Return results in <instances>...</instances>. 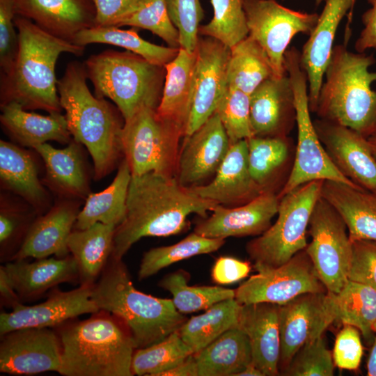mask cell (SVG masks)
Listing matches in <instances>:
<instances>
[{
  "label": "cell",
  "mask_w": 376,
  "mask_h": 376,
  "mask_svg": "<svg viewBox=\"0 0 376 376\" xmlns=\"http://www.w3.org/2000/svg\"><path fill=\"white\" fill-rule=\"evenodd\" d=\"M217 205L182 186L175 177L132 175L126 214L116 228L111 258L121 260L142 237L178 234L186 228L189 215L205 217Z\"/></svg>",
  "instance_id": "1"
},
{
  "label": "cell",
  "mask_w": 376,
  "mask_h": 376,
  "mask_svg": "<svg viewBox=\"0 0 376 376\" xmlns=\"http://www.w3.org/2000/svg\"><path fill=\"white\" fill-rule=\"evenodd\" d=\"M19 46L11 69L0 77L1 104L10 102L26 110L61 112L55 74L61 54L81 56L85 47L57 38L31 20L16 15Z\"/></svg>",
  "instance_id": "2"
},
{
  "label": "cell",
  "mask_w": 376,
  "mask_h": 376,
  "mask_svg": "<svg viewBox=\"0 0 376 376\" xmlns=\"http://www.w3.org/2000/svg\"><path fill=\"white\" fill-rule=\"evenodd\" d=\"M84 63L70 62L57 81L60 103L75 141L84 146L94 164L95 178H104L124 157V118L104 97L90 91Z\"/></svg>",
  "instance_id": "3"
},
{
  "label": "cell",
  "mask_w": 376,
  "mask_h": 376,
  "mask_svg": "<svg viewBox=\"0 0 376 376\" xmlns=\"http://www.w3.org/2000/svg\"><path fill=\"white\" fill-rule=\"evenodd\" d=\"M58 373L64 376H132L136 347L126 325L99 311L88 319L62 324Z\"/></svg>",
  "instance_id": "4"
},
{
  "label": "cell",
  "mask_w": 376,
  "mask_h": 376,
  "mask_svg": "<svg viewBox=\"0 0 376 376\" xmlns=\"http://www.w3.org/2000/svg\"><path fill=\"white\" fill-rule=\"evenodd\" d=\"M92 299L100 310L123 321L136 349L157 343L180 329L187 318L172 299L139 291L121 260L110 259L93 286Z\"/></svg>",
  "instance_id": "5"
},
{
  "label": "cell",
  "mask_w": 376,
  "mask_h": 376,
  "mask_svg": "<svg viewBox=\"0 0 376 376\" xmlns=\"http://www.w3.org/2000/svg\"><path fill=\"white\" fill-rule=\"evenodd\" d=\"M373 55L334 47L326 68L315 113L321 119L349 127L368 138L376 132V72Z\"/></svg>",
  "instance_id": "6"
},
{
  "label": "cell",
  "mask_w": 376,
  "mask_h": 376,
  "mask_svg": "<svg viewBox=\"0 0 376 376\" xmlns=\"http://www.w3.org/2000/svg\"><path fill=\"white\" fill-rule=\"evenodd\" d=\"M84 64L95 95L110 99L124 120L143 107L157 108L165 80L164 66L130 51L111 49L90 56Z\"/></svg>",
  "instance_id": "7"
},
{
  "label": "cell",
  "mask_w": 376,
  "mask_h": 376,
  "mask_svg": "<svg viewBox=\"0 0 376 376\" xmlns=\"http://www.w3.org/2000/svg\"><path fill=\"white\" fill-rule=\"evenodd\" d=\"M284 58L295 97L297 141L294 164L278 194L279 198L303 184L318 180H333L361 188L338 170L320 140L311 117L308 79L301 65L299 51L292 47L285 52Z\"/></svg>",
  "instance_id": "8"
},
{
  "label": "cell",
  "mask_w": 376,
  "mask_h": 376,
  "mask_svg": "<svg viewBox=\"0 0 376 376\" xmlns=\"http://www.w3.org/2000/svg\"><path fill=\"white\" fill-rule=\"evenodd\" d=\"M184 130L145 106L125 120L121 140L132 175L148 173L175 177L179 144Z\"/></svg>",
  "instance_id": "9"
},
{
  "label": "cell",
  "mask_w": 376,
  "mask_h": 376,
  "mask_svg": "<svg viewBox=\"0 0 376 376\" xmlns=\"http://www.w3.org/2000/svg\"><path fill=\"white\" fill-rule=\"evenodd\" d=\"M323 181L303 184L279 199L275 223L247 243L246 251L254 263L279 266L305 249L307 228Z\"/></svg>",
  "instance_id": "10"
},
{
  "label": "cell",
  "mask_w": 376,
  "mask_h": 376,
  "mask_svg": "<svg viewBox=\"0 0 376 376\" xmlns=\"http://www.w3.org/2000/svg\"><path fill=\"white\" fill-rule=\"evenodd\" d=\"M311 242L305 251L327 292H338L348 281L352 245L346 224L321 196L309 221Z\"/></svg>",
  "instance_id": "11"
},
{
  "label": "cell",
  "mask_w": 376,
  "mask_h": 376,
  "mask_svg": "<svg viewBox=\"0 0 376 376\" xmlns=\"http://www.w3.org/2000/svg\"><path fill=\"white\" fill-rule=\"evenodd\" d=\"M254 268L257 273L235 290V299L242 305H283L304 293L327 292L305 249L279 266L254 263Z\"/></svg>",
  "instance_id": "12"
},
{
  "label": "cell",
  "mask_w": 376,
  "mask_h": 376,
  "mask_svg": "<svg viewBox=\"0 0 376 376\" xmlns=\"http://www.w3.org/2000/svg\"><path fill=\"white\" fill-rule=\"evenodd\" d=\"M249 35L265 51L275 77L286 73L285 52L298 33L310 35L319 15L295 10L276 0H242Z\"/></svg>",
  "instance_id": "13"
},
{
  "label": "cell",
  "mask_w": 376,
  "mask_h": 376,
  "mask_svg": "<svg viewBox=\"0 0 376 376\" xmlns=\"http://www.w3.org/2000/svg\"><path fill=\"white\" fill-rule=\"evenodd\" d=\"M61 357L59 336L48 327L23 328L1 336V373L18 375L58 373Z\"/></svg>",
  "instance_id": "14"
},
{
  "label": "cell",
  "mask_w": 376,
  "mask_h": 376,
  "mask_svg": "<svg viewBox=\"0 0 376 376\" xmlns=\"http://www.w3.org/2000/svg\"><path fill=\"white\" fill-rule=\"evenodd\" d=\"M230 48L210 37H199L189 115L185 135L193 133L214 113L228 84Z\"/></svg>",
  "instance_id": "15"
},
{
  "label": "cell",
  "mask_w": 376,
  "mask_h": 376,
  "mask_svg": "<svg viewBox=\"0 0 376 376\" xmlns=\"http://www.w3.org/2000/svg\"><path fill=\"white\" fill-rule=\"evenodd\" d=\"M334 321L327 292L304 293L280 305L279 375L301 347L322 336Z\"/></svg>",
  "instance_id": "16"
},
{
  "label": "cell",
  "mask_w": 376,
  "mask_h": 376,
  "mask_svg": "<svg viewBox=\"0 0 376 376\" xmlns=\"http://www.w3.org/2000/svg\"><path fill=\"white\" fill-rule=\"evenodd\" d=\"M175 178L187 188L205 184L215 175L230 147V141L214 112L193 133L184 136Z\"/></svg>",
  "instance_id": "17"
},
{
  "label": "cell",
  "mask_w": 376,
  "mask_h": 376,
  "mask_svg": "<svg viewBox=\"0 0 376 376\" xmlns=\"http://www.w3.org/2000/svg\"><path fill=\"white\" fill-rule=\"evenodd\" d=\"M93 285L80 284L72 290H51L43 302L26 306L22 303L10 312L0 314V336L29 327H54L79 315L100 311L92 299Z\"/></svg>",
  "instance_id": "18"
},
{
  "label": "cell",
  "mask_w": 376,
  "mask_h": 376,
  "mask_svg": "<svg viewBox=\"0 0 376 376\" xmlns=\"http://www.w3.org/2000/svg\"><path fill=\"white\" fill-rule=\"evenodd\" d=\"M320 140L338 170L357 186L376 189V158L368 138L345 126L313 121Z\"/></svg>",
  "instance_id": "19"
},
{
  "label": "cell",
  "mask_w": 376,
  "mask_h": 376,
  "mask_svg": "<svg viewBox=\"0 0 376 376\" xmlns=\"http://www.w3.org/2000/svg\"><path fill=\"white\" fill-rule=\"evenodd\" d=\"M279 204L278 194L272 191H264L237 206L218 204L210 217L198 222L194 232L207 237L222 239L260 235L271 226Z\"/></svg>",
  "instance_id": "20"
},
{
  "label": "cell",
  "mask_w": 376,
  "mask_h": 376,
  "mask_svg": "<svg viewBox=\"0 0 376 376\" xmlns=\"http://www.w3.org/2000/svg\"><path fill=\"white\" fill-rule=\"evenodd\" d=\"M355 0H325L317 23L300 52V63L308 85L309 107L315 112L326 68L334 47L338 28Z\"/></svg>",
  "instance_id": "21"
},
{
  "label": "cell",
  "mask_w": 376,
  "mask_h": 376,
  "mask_svg": "<svg viewBox=\"0 0 376 376\" xmlns=\"http://www.w3.org/2000/svg\"><path fill=\"white\" fill-rule=\"evenodd\" d=\"M189 189L204 199L227 207L245 204L264 192L249 171L247 139L230 145L212 181Z\"/></svg>",
  "instance_id": "22"
},
{
  "label": "cell",
  "mask_w": 376,
  "mask_h": 376,
  "mask_svg": "<svg viewBox=\"0 0 376 376\" xmlns=\"http://www.w3.org/2000/svg\"><path fill=\"white\" fill-rule=\"evenodd\" d=\"M13 4L16 15L72 42L79 32L96 26L92 0H13Z\"/></svg>",
  "instance_id": "23"
},
{
  "label": "cell",
  "mask_w": 376,
  "mask_h": 376,
  "mask_svg": "<svg viewBox=\"0 0 376 376\" xmlns=\"http://www.w3.org/2000/svg\"><path fill=\"white\" fill-rule=\"evenodd\" d=\"M250 118L254 136H287L296 123L294 93L287 74L268 78L253 92Z\"/></svg>",
  "instance_id": "24"
},
{
  "label": "cell",
  "mask_w": 376,
  "mask_h": 376,
  "mask_svg": "<svg viewBox=\"0 0 376 376\" xmlns=\"http://www.w3.org/2000/svg\"><path fill=\"white\" fill-rule=\"evenodd\" d=\"M79 211L76 201L65 200L36 217L10 260L43 258L52 255L57 258L68 256V240Z\"/></svg>",
  "instance_id": "25"
},
{
  "label": "cell",
  "mask_w": 376,
  "mask_h": 376,
  "mask_svg": "<svg viewBox=\"0 0 376 376\" xmlns=\"http://www.w3.org/2000/svg\"><path fill=\"white\" fill-rule=\"evenodd\" d=\"M279 307L271 303L241 304L237 327L248 336L252 362L264 376L279 375Z\"/></svg>",
  "instance_id": "26"
},
{
  "label": "cell",
  "mask_w": 376,
  "mask_h": 376,
  "mask_svg": "<svg viewBox=\"0 0 376 376\" xmlns=\"http://www.w3.org/2000/svg\"><path fill=\"white\" fill-rule=\"evenodd\" d=\"M21 301L38 298L47 290L63 283L79 282V271L75 258L14 260L3 265Z\"/></svg>",
  "instance_id": "27"
},
{
  "label": "cell",
  "mask_w": 376,
  "mask_h": 376,
  "mask_svg": "<svg viewBox=\"0 0 376 376\" xmlns=\"http://www.w3.org/2000/svg\"><path fill=\"white\" fill-rule=\"evenodd\" d=\"M321 197L341 216L351 241L376 242V189H365L324 180Z\"/></svg>",
  "instance_id": "28"
},
{
  "label": "cell",
  "mask_w": 376,
  "mask_h": 376,
  "mask_svg": "<svg viewBox=\"0 0 376 376\" xmlns=\"http://www.w3.org/2000/svg\"><path fill=\"white\" fill-rule=\"evenodd\" d=\"M81 145L72 139L62 149L47 143L33 148L45 163V184L58 195L70 199H86L91 194Z\"/></svg>",
  "instance_id": "29"
},
{
  "label": "cell",
  "mask_w": 376,
  "mask_h": 376,
  "mask_svg": "<svg viewBox=\"0 0 376 376\" xmlns=\"http://www.w3.org/2000/svg\"><path fill=\"white\" fill-rule=\"evenodd\" d=\"M1 111L2 127L22 146L33 149L49 141L68 144L72 140L65 116L61 112L42 116L27 111L15 102L1 104Z\"/></svg>",
  "instance_id": "30"
},
{
  "label": "cell",
  "mask_w": 376,
  "mask_h": 376,
  "mask_svg": "<svg viewBox=\"0 0 376 376\" xmlns=\"http://www.w3.org/2000/svg\"><path fill=\"white\" fill-rule=\"evenodd\" d=\"M1 185L19 195L36 212L47 207L46 190L39 180L36 162L31 152L12 143L0 141Z\"/></svg>",
  "instance_id": "31"
},
{
  "label": "cell",
  "mask_w": 376,
  "mask_h": 376,
  "mask_svg": "<svg viewBox=\"0 0 376 376\" xmlns=\"http://www.w3.org/2000/svg\"><path fill=\"white\" fill-rule=\"evenodd\" d=\"M196 61V50L179 48L175 57L164 66L165 80L157 108L161 116L176 123L184 133L191 104Z\"/></svg>",
  "instance_id": "32"
},
{
  "label": "cell",
  "mask_w": 376,
  "mask_h": 376,
  "mask_svg": "<svg viewBox=\"0 0 376 376\" xmlns=\"http://www.w3.org/2000/svg\"><path fill=\"white\" fill-rule=\"evenodd\" d=\"M116 228L98 222L86 229L72 230L68 247L77 263L81 284L93 285L100 276L111 256Z\"/></svg>",
  "instance_id": "33"
},
{
  "label": "cell",
  "mask_w": 376,
  "mask_h": 376,
  "mask_svg": "<svg viewBox=\"0 0 376 376\" xmlns=\"http://www.w3.org/2000/svg\"><path fill=\"white\" fill-rule=\"evenodd\" d=\"M198 376H237L252 362L246 334L237 327L228 329L194 354Z\"/></svg>",
  "instance_id": "34"
},
{
  "label": "cell",
  "mask_w": 376,
  "mask_h": 376,
  "mask_svg": "<svg viewBox=\"0 0 376 376\" xmlns=\"http://www.w3.org/2000/svg\"><path fill=\"white\" fill-rule=\"evenodd\" d=\"M132 173L123 157L115 178L105 189L91 193L79 211L74 229H86L100 222L116 227L123 221L127 210V198Z\"/></svg>",
  "instance_id": "35"
},
{
  "label": "cell",
  "mask_w": 376,
  "mask_h": 376,
  "mask_svg": "<svg viewBox=\"0 0 376 376\" xmlns=\"http://www.w3.org/2000/svg\"><path fill=\"white\" fill-rule=\"evenodd\" d=\"M327 297L335 320L355 327L370 340L376 323V290L348 279L338 292H327Z\"/></svg>",
  "instance_id": "36"
},
{
  "label": "cell",
  "mask_w": 376,
  "mask_h": 376,
  "mask_svg": "<svg viewBox=\"0 0 376 376\" xmlns=\"http://www.w3.org/2000/svg\"><path fill=\"white\" fill-rule=\"evenodd\" d=\"M230 49L226 70L228 86L251 95L264 81L274 76L267 53L249 35Z\"/></svg>",
  "instance_id": "37"
},
{
  "label": "cell",
  "mask_w": 376,
  "mask_h": 376,
  "mask_svg": "<svg viewBox=\"0 0 376 376\" xmlns=\"http://www.w3.org/2000/svg\"><path fill=\"white\" fill-rule=\"evenodd\" d=\"M72 42L84 47L93 43L118 46L161 66L172 61L179 50V48L151 43L143 39L134 29H122L116 26H94L86 29L76 35Z\"/></svg>",
  "instance_id": "38"
},
{
  "label": "cell",
  "mask_w": 376,
  "mask_h": 376,
  "mask_svg": "<svg viewBox=\"0 0 376 376\" xmlns=\"http://www.w3.org/2000/svg\"><path fill=\"white\" fill-rule=\"evenodd\" d=\"M240 308L235 298L217 302L203 313L187 320L179 329L180 334L196 354L228 329L237 327Z\"/></svg>",
  "instance_id": "39"
},
{
  "label": "cell",
  "mask_w": 376,
  "mask_h": 376,
  "mask_svg": "<svg viewBox=\"0 0 376 376\" xmlns=\"http://www.w3.org/2000/svg\"><path fill=\"white\" fill-rule=\"evenodd\" d=\"M224 243L225 239L207 237L193 232L174 244L152 248L142 257L138 279H146L180 260L214 252Z\"/></svg>",
  "instance_id": "40"
},
{
  "label": "cell",
  "mask_w": 376,
  "mask_h": 376,
  "mask_svg": "<svg viewBox=\"0 0 376 376\" xmlns=\"http://www.w3.org/2000/svg\"><path fill=\"white\" fill-rule=\"evenodd\" d=\"M189 274L179 269L164 276L158 285L173 296V303L181 313L206 310L214 304L235 298V290L216 285L191 286Z\"/></svg>",
  "instance_id": "41"
},
{
  "label": "cell",
  "mask_w": 376,
  "mask_h": 376,
  "mask_svg": "<svg viewBox=\"0 0 376 376\" xmlns=\"http://www.w3.org/2000/svg\"><path fill=\"white\" fill-rule=\"evenodd\" d=\"M248 164L251 177L264 191L286 164L290 155L287 136H257L247 139Z\"/></svg>",
  "instance_id": "42"
},
{
  "label": "cell",
  "mask_w": 376,
  "mask_h": 376,
  "mask_svg": "<svg viewBox=\"0 0 376 376\" xmlns=\"http://www.w3.org/2000/svg\"><path fill=\"white\" fill-rule=\"evenodd\" d=\"M179 329L152 345L136 349L132 361L133 375L161 376L193 354Z\"/></svg>",
  "instance_id": "43"
},
{
  "label": "cell",
  "mask_w": 376,
  "mask_h": 376,
  "mask_svg": "<svg viewBox=\"0 0 376 376\" xmlns=\"http://www.w3.org/2000/svg\"><path fill=\"white\" fill-rule=\"evenodd\" d=\"M213 17L201 25L198 33L222 42L229 48L249 35L242 0H210Z\"/></svg>",
  "instance_id": "44"
},
{
  "label": "cell",
  "mask_w": 376,
  "mask_h": 376,
  "mask_svg": "<svg viewBox=\"0 0 376 376\" xmlns=\"http://www.w3.org/2000/svg\"><path fill=\"white\" fill-rule=\"evenodd\" d=\"M115 26L146 29L162 38L169 47H180L179 32L170 17L166 0H141Z\"/></svg>",
  "instance_id": "45"
},
{
  "label": "cell",
  "mask_w": 376,
  "mask_h": 376,
  "mask_svg": "<svg viewBox=\"0 0 376 376\" xmlns=\"http://www.w3.org/2000/svg\"><path fill=\"white\" fill-rule=\"evenodd\" d=\"M251 95L228 86L215 112L230 143L254 136L250 118Z\"/></svg>",
  "instance_id": "46"
},
{
  "label": "cell",
  "mask_w": 376,
  "mask_h": 376,
  "mask_svg": "<svg viewBox=\"0 0 376 376\" xmlns=\"http://www.w3.org/2000/svg\"><path fill=\"white\" fill-rule=\"evenodd\" d=\"M334 362L322 336L306 343L294 354L288 365L280 371L284 376H332Z\"/></svg>",
  "instance_id": "47"
},
{
  "label": "cell",
  "mask_w": 376,
  "mask_h": 376,
  "mask_svg": "<svg viewBox=\"0 0 376 376\" xmlns=\"http://www.w3.org/2000/svg\"><path fill=\"white\" fill-rule=\"evenodd\" d=\"M166 1L170 17L179 32L180 47L195 51L200 37V23L204 17L200 0Z\"/></svg>",
  "instance_id": "48"
},
{
  "label": "cell",
  "mask_w": 376,
  "mask_h": 376,
  "mask_svg": "<svg viewBox=\"0 0 376 376\" xmlns=\"http://www.w3.org/2000/svg\"><path fill=\"white\" fill-rule=\"evenodd\" d=\"M35 219L22 209L1 204L0 211L1 261H10L20 248ZM6 262V263H7Z\"/></svg>",
  "instance_id": "49"
},
{
  "label": "cell",
  "mask_w": 376,
  "mask_h": 376,
  "mask_svg": "<svg viewBox=\"0 0 376 376\" xmlns=\"http://www.w3.org/2000/svg\"><path fill=\"white\" fill-rule=\"evenodd\" d=\"M15 16L13 0H0L1 75L11 69L18 52V33L14 22Z\"/></svg>",
  "instance_id": "50"
},
{
  "label": "cell",
  "mask_w": 376,
  "mask_h": 376,
  "mask_svg": "<svg viewBox=\"0 0 376 376\" xmlns=\"http://www.w3.org/2000/svg\"><path fill=\"white\" fill-rule=\"evenodd\" d=\"M352 254L348 279L376 290V242L368 240L352 241Z\"/></svg>",
  "instance_id": "51"
},
{
  "label": "cell",
  "mask_w": 376,
  "mask_h": 376,
  "mask_svg": "<svg viewBox=\"0 0 376 376\" xmlns=\"http://www.w3.org/2000/svg\"><path fill=\"white\" fill-rule=\"evenodd\" d=\"M363 356V345L359 330L345 324L336 336L333 360L338 368L349 370H357Z\"/></svg>",
  "instance_id": "52"
},
{
  "label": "cell",
  "mask_w": 376,
  "mask_h": 376,
  "mask_svg": "<svg viewBox=\"0 0 376 376\" xmlns=\"http://www.w3.org/2000/svg\"><path fill=\"white\" fill-rule=\"evenodd\" d=\"M251 269V265L247 261L230 256H221L212 266L211 277L217 284H232L246 278Z\"/></svg>",
  "instance_id": "53"
},
{
  "label": "cell",
  "mask_w": 376,
  "mask_h": 376,
  "mask_svg": "<svg viewBox=\"0 0 376 376\" xmlns=\"http://www.w3.org/2000/svg\"><path fill=\"white\" fill-rule=\"evenodd\" d=\"M96 10V26H115L141 0H92Z\"/></svg>",
  "instance_id": "54"
},
{
  "label": "cell",
  "mask_w": 376,
  "mask_h": 376,
  "mask_svg": "<svg viewBox=\"0 0 376 376\" xmlns=\"http://www.w3.org/2000/svg\"><path fill=\"white\" fill-rule=\"evenodd\" d=\"M367 1L371 8L361 16L364 27L354 44L358 53H363L370 48L376 49V0Z\"/></svg>",
  "instance_id": "55"
},
{
  "label": "cell",
  "mask_w": 376,
  "mask_h": 376,
  "mask_svg": "<svg viewBox=\"0 0 376 376\" xmlns=\"http://www.w3.org/2000/svg\"><path fill=\"white\" fill-rule=\"evenodd\" d=\"M0 297L1 306L15 308L22 303L3 267H0Z\"/></svg>",
  "instance_id": "56"
},
{
  "label": "cell",
  "mask_w": 376,
  "mask_h": 376,
  "mask_svg": "<svg viewBox=\"0 0 376 376\" xmlns=\"http://www.w3.org/2000/svg\"><path fill=\"white\" fill-rule=\"evenodd\" d=\"M161 376H198L194 354L173 368L163 373Z\"/></svg>",
  "instance_id": "57"
},
{
  "label": "cell",
  "mask_w": 376,
  "mask_h": 376,
  "mask_svg": "<svg viewBox=\"0 0 376 376\" xmlns=\"http://www.w3.org/2000/svg\"><path fill=\"white\" fill-rule=\"evenodd\" d=\"M367 375L376 376V330L372 349L367 362Z\"/></svg>",
  "instance_id": "58"
},
{
  "label": "cell",
  "mask_w": 376,
  "mask_h": 376,
  "mask_svg": "<svg viewBox=\"0 0 376 376\" xmlns=\"http://www.w3.org/2000/svg\"><path fill=\"white\" fill-rule=\"evenodd\" d=\"M237 376H264V375L254 363L251 362L243 370L239 373Z\"/></svg>",
  "instance_id": "59"
},
{
  "label": "cell",
  "mask_w": 376,
  "mask_h": 376,
  "mask_svg": "<svg viewBox=\"0 0 376 376\" xmlns=\"http://www.w3.org/2000/svg\"><path fill=\"white\" fill-rule=\"evenodd\" d=\"M373 155L376 158V132L368 138Z\"/></svg>",
  "instance_id": "60"
},
{
  "label": "cell",
  "mask_w": 376,
  "mask_h": 376,
  "mask_svg": "<svg viewBox=\"0 0 376 376\" xmlns=\"http://www.w3.org/2000/svg\"><path fill=\"white\" fill-rule=\"evenodd\" d=\"M323 0H315L317 5H319Z\"/></svg>",
  "instance_id": "61"
},
{
  "label": "cell",
  "mask_w": 376,
  "mask_h": 376,
  "mask_svg": "<svg viewBox=\"0 0 376 376\" xmlns=\"http://www.w3.org/2000/svg\"><path fill=\"white\" fill-rule=\"evenodd\" d=\"M374 330L375 331L376 330V323H375V327H374Z\"/></svg>",
  "instance_id": "62"
}]
</instances>
